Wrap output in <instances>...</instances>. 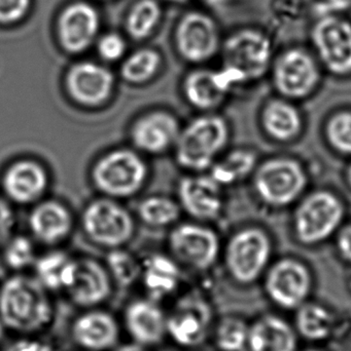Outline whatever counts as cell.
I'll list each match as a JSON object with an SVG mask.
<instances>
[{"mask_svg": "<svg viewBox=\"0 0 351 351\" xmlns=\"http://www.w3.org/2000/svg\"><path fill=\"white\" fill-rule=\"evenodd\" d=\"M49 291L35 278L16 274L0 285V319L10 331L33 334L53 321Z\"/></svg>", "mask_w": 351, "mask_h": 351, "instance_id": "6da1fadb", "label": "cell"}, {"mask_svg": "<svg viewBox=\"0 0 351 351\" xmlns=\"http://www.w3.org/2000/svg\"><path fill=\"white\" fill-rule=\"evenodd\" d=\"M274 41L267 29L257 25L236 27L224 35L220 57L233 84L258 80L274 59Z\"/></svg>", "mask_w": 351, "mask_h": 351, "instance_id": "7a4b0ae2", "label": "cell"}, {"mask_svg": "<svg viewBox=\"0 0 351 351\" xmlns=\"http://www.w3.org/2000/svg\"><path fill=\"white\" fill-rule=\"evenodd\" d=\"M170 34L171 45L177 57L196 67L220 56L225 33L212 12L190 5L177 16Z\"/></svg>", "mask_w": 351, "mask_h": 351, "instance_id": "3957f363", "label": "cell"}, {"mask_svg": "<svg viewBox=\"0 0 351 351\" xmlns=\"http://www.w3.org/2000/svg\"><path fill=\"white\" fill-rule=\"evenodd\" d=\"M104 30L101 4L95 0H66L52 19L54 43L64 55L84 57Z\"/></svg>", "mask_w": 351, "mask_h": 351, "instance_id": "277c9868", "label": "cell"}, {"mask_svg": "<svg viewBox=\"0 0 351 351\" xmlns=\"http://www.w3.org/2000/svg\"><path fill=\"white\" fill-rule=\"evenodd\" d=\"M91 178L103 195L123 199L141 191L148 181V167L137 150L115 148L96 160Z\"/></svg>", "mask_w": 351, "mask_h": 351, "instance_id": "5b68a950", "label": "cell"}, {"mask_svg": "<svg viewBox=\"0 0 351 351\" xmlns=\"http://www.w3.org/2000/svg\"><path fill=\"white\" fill-rule=\"evenodd\" d=\"M226 121L216 115H203L181 128L175 144L177 165L185 170L200 172L210 168L228 141Z\"/></svg>", "mask_w": 351, "mask_h": 351, "instance_id": "8992f818", "label": "cell"}, {"mask_svg": "<svg viewBox=\"0 0 351 351\" xmlns=\"http://www.w3.org/2000/svg\"><path fill=\"white\" fill-rule=\"evenodd\" d=\"M309 43L319 63L334 75L351 74V20L343 12L317 14Z\"/></svg>", "mask_w": 351, "mask_h": 351, "instance_id": "52a82bcc", "label": "cell"}, {"mask_svg": "<svg viewBox=\"0 0 351 351\" xmlns=\"http://www.w3.org/2000/svg\"><path fill=\"white\" fill-rule=\"evenodd\" d=\"M82 226L93 243L111 250L129 243L135 232V222L129 210L106 196L93 200L84 208Z\"/></svg>", "mask_w": 351, "mask_h": 351, "instance_id": "ba28073f", "label": "cell"}, {"mask_svg": "<svg viewBox=\"0 0 351 351\" xmlns=\"http://www.w3.org/2000/svg\"><path fill=\"white\" fill-rule=\"evenodd\" d=\"M64 88L71 101L86 108L104 105L113 96L115 75L102 62L78 60L70 64L64 74Z\"/></svg>", "mask_w": 351, "mask_h": 351, "instance_id": "9c48e42d", "label": "cell"}, {"mask_svg": "<svg viewBox=\"0 0 351 351\" xmlns=\"http://www.w3.org/2000/svg\"><path fill=\"white\" fill-rule=\"evenodd\" d=\"M319 65L311 49L300 45L286 47L272 62L274 84L284 96L302 98L319 82Z\"/></svg>", "mask_w": 351, "mask_h": 351, "instance_id": "30bf717a", "label": "cell"}, {"mask_svg": "<svg viewBox=\"0 0 351 351\" xmlns=\"http://www.w3.org/2000/svg\"><path fill=\"white\" fill-rule=\"evenodd\" d=\"M212 321V307L205 298L194 293L185 295L167 315V336L181 348H197L205 341Z\"/></svg>", "mask_w": 351, "mask_h": 351, "instance_id": "8fae6325", "label": "cell"}, {"mask_svg": "<svg viewBox=\"0 0 351 351\" xmlns=\"http://www.w3.org/2000/svg\"><path fill=\"white\" fill-rule=\"evenodd\" d=\"M168 245L177 263L197 270L212 267L220 251L214 230L195 223L177 224L169 234Z\"/></svg>", "mask_w": 351, "mask_h": 351, "instance_id": "7c38bea8", "label": "cell"}, {"mask_svg": "<svg viewBox=\"0 0 351 351\" xmlns=\"http://www.w3.org/2000/svg\"><path fill=\"white\" fill-rule=\"evenodd\" d=\"M343 217V206L336 196L321 191L307 197L297 210V235L305 243H315L329 237Z\"/></svg>", "mask_w": 351, "mask_h": 351, "instance_id": "4fadbf2b", "label": "cell"}, {"mask_svg": "<svg viewBox=\"0 0 351 351\" xmlns=\"http://www.w3.org/2000/svg\"><path fill=\"white\" fill-rule=\"evenodd\" d=\"M306 183L300 165L294 160H270L266 162L256 177V187L268 204L284 206L292 202Z\"/></svg>", "mask_w": 351, "mask_h": 351, "instance_id": "5bb4252c", "label": "cell"}, {"mask_svg": "<svg viewBox=\"0 0 351 351\" xmlns=\"http://www.w3.org/2000/svg\"><path fill=\"white\" fill-rule=\"evenodd\" d=\"M270 255L267 237L257 229L243 230L233 237L227 252L231 274L240 282H251L260 276Z\"/></svg>", "mask_w": 351, "mask_h": 351, "instance_id": "9a60e30c", "label": "cell"}, {"mask_svg": "<svg viewBox=\"0 0 351 351\" xmlns=\"http://www.w3.org/2000/svg\"><path fill=\"white\" fill-rule=\"evenodd\" d=\"M181 130L179 119L172 113L150 111L132 123L130 139L138 152L157 156L174 148Z\"/></svg>", "mask_w": 351, "mask_h": 351, "instance_id": "2e32d148", "label": "cell"}, {"mask_svg": "<svg viewBox=\"0 0 351 351\" xmlns=\"http://www.w3.org/2000/svg\"><path fill=\"white\" fill-rule=\"evenodd\" d=\"M111 282L107 268L96 260L74 259L73 270L64 292L76 306L92 308L109 298Z\"/></svg>", "mask_w": 351, "mask_h": 351, "instance_id": "e0dca14e", "label": "cell"}, {"mask_svg": "<svg viewBox=\"0 0 351 351\" xmlns=\"http://www.w3.org/2000/svg\"><path fill=\"white\" fill-rule=\"evenodd\" d=\"M49 178L41 162L22 158L10 164L1 178V187L8 200L30 204L41 200L49 187Z\"/></svg>", "mask_w": 351, "mask_h": 351, "instance_id": "ac0fdd59", "label": "cell"}, {"mask_svg": "<svg viewBox=\"0 0 351 351\" xmlns=\"http://www.w3.org/2000/svg\"><path fill=\"white\" fill-rule=\"evenodd\" d=\"M124 323L132 342L152 348L167 336V315L152 299H138L126 307Z\"/></svg>", "mask_w": 351, "mask_h": 351, "instance_id": "d6986e66", "label": "cell"}, {"mask_svg": "<svg viewBox=\"0 0 351 351\" xmlns=\"http://www.w3.org/2000/svg\"><path fill=\"white\" fill-rule=\"evenodd\" d=\"M270 298L284 308L301 306L310 291V276L306 268L293 260L276 264L268 276Z\"/></svg>", "mask_w": 351, "mask_h": 351, "instance_id": "ffe728a7", "label": "cell"}, {"mask_svg": "<svg viewBox=\"0 0 351 351\" xmlns=\"http://www.w3.org/2000/svg\"><path fill=\"white\" fill-rule=\"evenodd\" d=\"M177 202L193 218L212 220L222 208L220 184L212 176L183 177L177 185Z\"/></svg>", "mask_w": 351, "mask_h": 351, "instance_id": "44dd1931", "label": "cell"}, {"mask_svg": "<svg viewBox=\"0 0 351 351\" xmlns=\"http://www.w3.org/2000/svg\"><path fill=\"white\" fill-rule=\"evenodd\" d=\"M233 82L224 69L210 70L196 66L183 78L185 100L197 109L216 108L224 101Z\"/></svg>", "mask_w": 351, "mask_h": 351, "instance_id": "7402d4cb", "label": "cell"}, {"mask_svg": "<svg viewBox=\"0 0 351 351\" xmlns=\"http://www.w3.org/2000/svg\"><path fill=\"white\" fill-rule=\"evenodd\" d=\"M71 336L78 346L88 351L113 350L119 342V324L106 311H87L72 324Z\"/></svg>", "mask_w": 351, "mask_h": 351, "instance_id": "603a6c76", "label": "cell"}, {"mask_svg": "<svg viewBox=\"0 0 351 351\" xmlns=\"http://www.w3.org/2000/svg\"><path fill=\"white\" fill-rule=\"evenodd\" d=\"M28 226L36 241L43 245H54L69 237L73 219L67 206L61 202L45 200L31 210Z\"/></svg>", "mask_w": 351, "mask_h": 351, "instance_id": "cb8c5ba5", "label": "cell"}, {"mask_svg": "<svg viewBox=\"0 0 351 351\" xmlns=\"http://www.w3.org/2000/svg\"><path fill=\"white\" fill-rule=\"evenodd\" d=\"M165 16L162 0H132L122 16L121 30L131 43H148L164 24Z\"/></svg>", "mask_w": 351, "mask_h": 351, "instance_id": "d4e9b609", "label": "cell"}, {"mask_svg": "<svg viewBox=\"0 0 351 351\" xmlns=\"http://www.w3.org/2000/svg\"><path fill=\"white\" fill-rule=\"evenodd\" d=\"M146 292L152 300H160L172 294L181 280L179 263L173 257L154 254L142 262L141 276Z\"/></svg>", "mask_w": 351, "mask_h": 351, "instance_id": "484cf974", "label": "cell"}, {"mask_svg": "<svg viewBox=\"0 0 351 351\" xmlns=\"http://www.w3.org/2000/svg\"><path fill=\"white\" fill-rule=\"evenodd\" d=\"M162 51L148 43L130 49L120 63V76L131 86H144L157 77L164 67Z\"/></svg>", "mask_w": 351, "mask_h": 351, "instance_id": "4316f807", "label": "cell"}, {"mask_svg": "<svg viewBox=\"0 0 351 351\" xmlns=\"http://www.w3.org/2000/svg\"><path fill=\"white\" fill-rule=\"evenodd\" d=\"M249 346L251 351H295L296 337L286 322L265 317L249 329Z\"/></svg>", "mask_w": 351, "mask_h": 351, "instance_id": "83f0119b", "label": "cell"}, {"mask_svg": "<svg viewBox=\"0 0 351 351\" xmlns=\"http://www.w3.org/2000/svg\"><path fill=\"white\" fill-rule=\"evenodd\" d=\"M74 259L62 251H51L36 258L35 278L47 291H65L73 270Z\"/></svg>", "mask_w": 351, "mask_h": 351, "instance_id": "f1b7e54d", "label": "cell"}, {"mask_svg": "<svg viewBox=\"0 0 351 351\" xmlns=\"http://www.w3.org/2000/svg\"><path fill=\"white\" fill-rule=\"evenodd\" d=\"M264 125L268 133L280 141L292 139L301 129L298 111L284 101H274L266 107Z\"/></svg>", "mask_w": 351, "mask_h": 351, "instance_id": "f546056e", "label": "cell"}, {"mask_svg": "<svg viewBox=\"0 0 351 351\" xmlns=\"http://www.w3.org/2000/svg\"><path fill=\"white\" fill-rule=\"evenodd\" d=\"M177 200L165 195H150L138 204V218L148 226L162 228L175 224L181 217Z\"/></svg>", "mask_w": 351, "mask_h": 351, "instance_id": "4dcf8cb0", "label": "cell"}, {"mask_svg": "<svg viewBox=\"0 0 351 351\" xmlns=\"http://www.w3.org/2000/svg\"><path fill=\"white\" fill-rule=\"evenodd\" d=\"M297 326L304 337L311 340H323L331 332L333 319L329 311L321 305H301L297 315Z\"/></svg>", "mask_w": 351, "mask_h": 351, "instance_id": "1f68e13d", "label": "cell"}, {"mask_svg": "<svg viewBox=\"0 0 351 351\" xmlns=\"http://www.w3.org/2000/svg\"><path fill=\"white\" fill-rule=\"evenodd\" d=\"M142 263L137 258L122 249H113L106 258V268L111 274V280L123 287H130L140 280Z\"/></svg>", "mask_w": 351, "mask_h": 351, "instance_id": "d6a6232c", "label": "cell"}, {"mask_svg": "<svg viewBox=\"0 0 351 351\" xmlns=\"http://www.w3.org/2000/svg\"><path fill=\"white\" fill-rule=\"evenodd\" d=\"M131 41L121 29H105L100 33L94 49L98 60L106 65L120 64L130 51Z\"/></svg>", "mask_w": 351, "mask_h": 351, "instance_id": "836d02e7", "label": "cell"}, {"mask_svg": "<svg viewBox=\"0 0 351 351\" xmlns=\"http://www.w3.org/2000/svg\"><path fill=\"white\" fill-rule=\"evenodd\" d=\"M255 162V156L251 152L237 150L214 167L212 177L220 185L233 183L249 174Z\"/></svg>", "mask_w": 351, "mask_h": 351, "instance_id": "e575fe53", "label": "cell"}, {"mask_svg": "<svg viewBox=\"0 0 351 351\" xmlns=\"http://www.w3.org/2000/svg\"><path fill=\"white\" fill-rule=\"evenodd\" d=\"M2 257L6 267L16 274L34 265V245L28 237L25 235H12L10 239L2 245Z\"/></svg>", "mask_w": 351, "mask_h": 351, "instance_id": "d590c367", "label": "cell"}, {"mask_svg": "<svg viewBox=\"0 0 351 351\" xmlns=\"http://www.w3.org/2000/svg\"><path fill=\"white\" fill-rule=\"evenodd\" d=\"M249 328L239 319H229L218 326L216 344L224 351H240L249 346Z\"/></svg>", "mask_w": 351, "mask_h": 351, "instance_id": "8d00e7d4", "label": "cell"}, {"mask_svg": "<svg viewBox=\"0 0 351 351\" xmlns=\"http://www.w3.org/2000/svg\"><path fill=\"white\" fill-rule=\"evenodd\" d=\"M35 0H0V27L22 26L34 12Z\"/></svg>", "mask_w": 351, "mask_h": 351, "instance_id": "74e56055", "label": "cell"}, {"mask_svg": "<svg viewBox=\"0 0 351 351\" xmlns=\"http://www.w3.org/2000/svg\"><path fill=\"white\" fill-rule=\"evenodd\" d=\"M328 137L334 147L351 154V113L335 115L328 125Z\"/></svg>", "mask_w": 351, "mask_h": 351, "instance_id": "f35d334b", "label": "cell"}, {"mask_svg": "<svg viewBox=\"0 0 351 351\" xmlns=\"http://www.w3.org/2000/svg\"><path fill=\"white\" fill-rule=\"evenodd\" d=\"M16 225L14 213L10 202L0 196V247L10 239Z\"/></svg>", "mask_w": 351, "mask_h": 351, "instance_id": "ab89813d", "label": "cell"}, {"mask_svg": "<svg viewBox=\"0 0 351 351\" xmlns=\"http://www.w3.org/2000/svg\"><path fill=\"white\" fill-rule=\"evenodd\" d=\"M1 346V351H55L47 342L34 338H18Z\"/></svg>", "mask_w": 351, "mask_h": 351, "instance_id": "60d3db41", "label": "cell"}, {"mask_svg": "<svg viewBox=\"0 0 351 351\" xmlns=\"http://www.w3.org/2000/svg\"><path fill=\"white\" fill-rule=\"evenodd\" d=\"M319 14H329V12H343L344 8H348L350 0H315Z\"/></svg>", "mask_w": 351, "mask_h": 351, "instance_id": "b9f144b4", "label": "cell"}, {"mask_svg": "<svg viewBox=\"0 0 351 351\" xmlns=\"http://www.w3.org/2000/svg\"><path fill=\"white\" fill-rule=\"evenodd\" d=\"M340 252L346 260L351 262V226L344 229L338 239Z\"/></svg>", "mask_w": 351, "mask_h": 351, "instance_id": "7bdbcfd3", "label": "cell"}, {"mask_svg": "<svg viewBox=\"0 0 351 351\" xmlns=\"http://www.w3.org/2000/svg\"><path fill=\"white\" fill-rule=\"evenodd\" d=\"M113 351H150V350L148 348L139 346V344L131 342V343L124 344V346H119V348H115Z\"/></svg>", "mask_w": 351, "mask_h": 351, "instance_id": "ee69618b", "label": "cell"}, {"mask_svg": "<svg viewBox=\"0 0 351 351\" xmlns=\"http://www.w3.org/2000/svg\"><path fill=\"white\" fill-rule=\"evenodd\" d=\"M165 4H170V5L179 6H190L193 5L197 0H162Z\"/></svg>", "mask_w": 351, "mask_h": 351, "instance_id": "f6af8a7d", "label": "cell"}, {"mask_svg": "<svg viewBox=\"0 0 351 351\" xmlns=\"http://www.w3.org/2000/svg\"><path fill=\"white\" fill-rule=\"evenodd\" d=\"M8 331L4 324L2 323L1 319H0V346L3 343L4 337H5V333Z\"/></svg>", "mask_w": 351, "mask_h": 351, "instance_id": "bcb514c9", "label": "cell"}, {"mask_svg": "<svg viewBox=\"0 0 351 351\" xmlns=\"http://www.w3.org/2000/svg\"><path fill=\"white\" fill-rule=\"evenodd\" d=\"M95 1L99 2V3H113V2L117 1V0H95Z\"/></svg>", "mask_w": 351, "mask_h": 351, "instance_id": "7dc6e473", "label": "cell"}, {"mask_svg": "<svg viewBox=\"0 0 351 351\" xmlns=\"http://www.w3.org/2000/svg\"><path fill=\"white\" fill-rule=\"evenodd\" d=\"M348 178H350V184H351V167H350V173H348Z\"/></svg>", "mask_w": 351, "mask_h": 351, "instance_id": "c3c4849f", "label": "cell"}, {"mask_svg": "<svg viewBox=\"0 0 351 351\" xmlns=\"http://www.w3.org/2000/svg\"><path fill=\"white\" fill-rule=\"evenodd\" d=\"M307 351H317V350H307Z\"/></svg>", "mask_w": 351, "mask_h": 351, "instance_id": "681fc988", "label": "cell"}]
</instances>
